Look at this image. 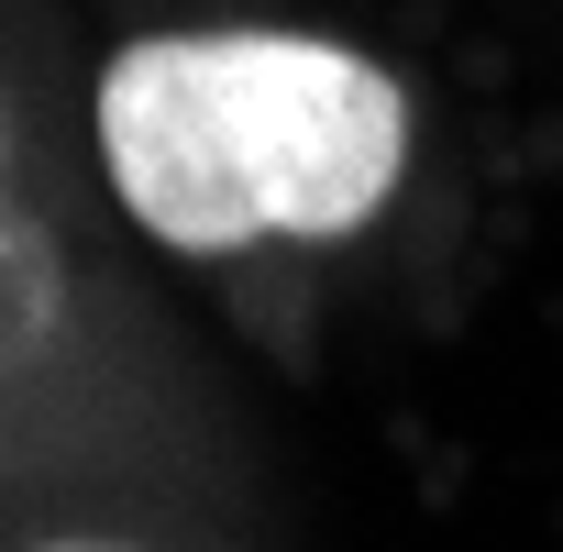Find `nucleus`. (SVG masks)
I'll use <instances>...</instances> for the list:
<instances>
[{"label": "nucleus", "instance_id": "obj_2", "mask_svg": "<svg viewBox=\"0 0 563 552\" xmlns=\"http://www.w3.org/2000/svg\"><path fill=\"white\" fill-rule=\"evenodd\" d=\"M0 299H34V221H23V144L0 100Z\"/></svg>", "mask_w": 563, "mask_h": 552}, {"label": "nucleus", "instance_id": "obj_3", "mask_svg": "<svg viewBox=\"0 0 563 552\" xmlns=\"http://www.w3.org/2000/svg\"><path fill=\"white\" fill-rule=\"evenodd\" d=\"M34 552H144V541H34Z\"/></svg>", "mask_w": 563, "mask_h": 552}, {"label": "nucleus", "instance_id": "obj_1", "mask_svg": "<svg viewBox=\"0 0 563 552\" xmlns=\"http://www.w3.org/2000/svg\"><path fill=\"white\" fill-rule=\"evenodd\" d=\"M409 78L343 34L299 23H199L133 34L100 89V177L166 254L343 243L409 177Z\"/></svg>", "mask_w": 563, "mask_h": 552}]
</instances>
